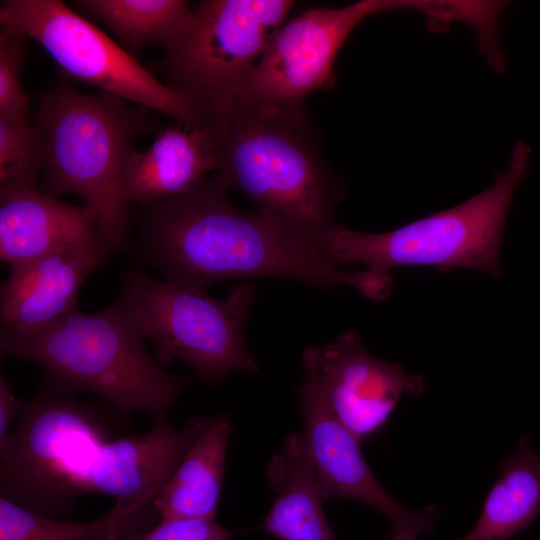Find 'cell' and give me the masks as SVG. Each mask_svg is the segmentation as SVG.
<instances>
[{"label":"cell","instance_id":"5b68a950","mask_svg":"<svg viewBox=\"0 0 540 540\" xmlns=\"http://www.w3.org/2000/svg\"><path fill=\"white\" fill-rule=\"evenodd\" d=\"M530 147L514 146L507 170L492 186L450 209L383 233L333 226L321 240L332 264L360 263L389 273L401 266L463 268L501 277L499 251L506 217L519 182L526 176Z\"/></svg>","mask_w":540,"mask_h":540},{"label":"cell","instance_id":"ac0fdd59","mask_svg":"<svg viewBox=\"0 0 540 540\" xmlns=\"http://www.w3.org/2000/svg\"><path fill=\"white\" fill-rule=\"evenodd\" d=\"M499 471L476 524L459 540H512L540 515V454L528 435Z\"/></svg>","mask_w":540,"mask_h":540},{"label":"cell","instance_id":"d6986e66","mask_svg":"<svg viewBox=\"0 0 540 540\" xmlns=\"http://www.w3.org/2000/svg\"><path fill=\"white\" fill-rule=\"evenodd\" d=\"M81 11L101 21L131 50L147 44L170 47L188 26L185 0H79Z\"/></svg>","mask_w":540,"mask_h":540},{"label":"cell","instance_id":"d4e9b609","mask_svg":"<svg viewBox=\"0 0 540 540\" xmlns=\"http://www.w3.org/2000/svg\"><path fill=\"white\" fill-rule=\"evenodd\" d=\"M119 538H120V536L114 535V536H111V537H109V538H107L105 540H119Z\"/></svg>","mask_w":540,"mask_h":540},{"label":"cell","instance_id":"44dd1931","mask_svg":"<svg viewBox=\"0 0 540 540\" xmlns=\"http://www.w3.org/2000/svg\"><path fill=\"white\" fill-rule=\"evenodd\" d=\"M43 164V139L29 118L0 119V192L37 187Z\"/></svg>","mask_w":540,"mask_h":540},{"label":"cell","instance_id":"ffe728a7","mask_svg":"<svg viewBox=\"0 0 540 540\" xmlns=\"http://www.w3.org/2000/svg\"><path fill=\"white\" fill-rule=\"evenodd\" d=\"M144 506L121 499L103 516L88 522L60 521L0 497V540H105L121 531Z\"/></svg>","mask_w":540,"mask_h":540},{"label":"cell","instance_id":"9c48e42d","mask_svg":"<svg viewBox=\"0 0 540 540\" xmlns=\"http://www.w3.org/2000/svg\"><path fill=\"white\" fill-rule=\"evenodd\" d=\"M291 0H203L160 62L171 88L205 113L231 99L283 26Z\"/></svg>","mask_w":540,"mask_h":540},{"label":"cell","instance_id":"9a60e30c","mask_svg":"<svg viewBox=\"0 0 540 540\" xmlns=\"http://www.w3.org/2000/svg\"><path fill=\"white\" fill-rule=\"evenodd\" d=\"M99 234L87 206L66 204L37 187L0 192V258L24 263Z\"/></svg>","mask_w":540,"mask_h":540},{"label":"cell","instance_id":"4fadbf2b","mask_svg":"<svg viewBox=\"0 0 540 540\" xmlns=\"http://www.w3.org/2000/svg\"><path fill=\"white\" fill-rule=\"evenodd\" d=\"M111 252L102 236L96 234L10 266L0 292L2 327L32 329L77 310L85 279Z\"/></svg>","mask_w":540,"mask_h":540},{"label":"cell","instance_id":"7c38bea8","mask_svg":"<svg viewBox=\"0 0 540 540\" xmlns=\"http://www.w3.org/2000/svg\"><path fill=\"white\" fill-rule=\"evenodd\" d=\"M303 439L325 499L358 501L389 521L391 539L418 540L435 527L438 507L411 510L379 483L360 447V440L329 409L314 385L303 378L299 390Z\"/></svg>","mask_w":540,"mask_h":540},{"label":"cell","instance_id":"484cf974","mask_svg":"<svg viewBox=\"0 0 540 540\" xmlns=\"http://www.w3.org/2000/svg\"><path fill=\"white\" fill-rule=\"evenodd\" d=\"M390 540H394V539H390Z\"/></svg>","mask_w":540,"mask_h":540},{"label":"cell","instance_id":"603a6c76","mask_svg":"<svg viewBox=\"0 0 540 540\" xmlns=\"http://www.w3.org/2000/svg\"><path fill=\"white\" fill-rule=\"evenodd\" d=\"M232 533L215 520L168 519L130 540H230Z\"/></svg>","mask_w":540,"mask_h":540},{"label":"cell","instance_id":"e0dca14e","mask_svg":"<svg viewBox=\"0 0 540 540\" xmlns=\"http://www.w3.org/2000/svg\"><path fill=\"white\" fill-rule=\"evenodd\" d=\"M231 432L229 417L220 414L197 434L152 502L161 520H215Z\"/></svg>","mask_w":540,"mask_h":540},{"label":"cell","instance_id":"8992f818","mask_svg":"<svg viewBox=\"0 0 540 540\" xmlns=\"http://www.w3.org/2000/svg\"><path fill=\"white\" fill-rule=\"evenodd\" d=\"M114 302L138 330L155 345L161 365L182 360L209 383L237 371L259 372L249 352L244 327L255 300L252 284L231 288L225 299L205 289L127 272Z\"/></svg>","mask_w":540,"mask_h":540},{"label":"cell","instance_id":"cb8c5ba5","mask_svg":"<svg viewBox=\"0 0 540 540\" xmlns=\"http://www.w3.org/2000/svg\"><path fill=\"white\" fill-rule=\"evenodd\" d=\"M24 403L21 402L11 391L6 378L0 376V454L4 459L9 451L11 435L9 425L18 410H22Z\"/></svg>","mask_w":540,"mask_h":540},{"label":"cell","instance_id":"30bf717a","mask_svg":"<svg viewBox=\"0 0 540 540\" xmlns=\"http://www.w3.org/2000/svg\"><path fill=\"white\" fill-rule=\"evenodd\" d=\"M396 9L425 13L431 23L443 1L362 0L341 8H313L283 24L232 99L261 110L305 108L309 94L334 85V62L355 27L369 15Z\"/></svg>","mask_w":540,"mask_h":540},{"label":"cell","instance_id":"2e32d148","mask_svg":"<svg viewBox=\"0 0 540 540\" xmlns=\"http://www.w3.org/2000/svg\"><path fill=\"white\" fill-rule=\"evenodd\" d=\"M274 492L263 528L280 540H337L326 518V500L302 434L291 433L266 466Z\"/></svg>","mask_w":540,"mask_h":540},{"label":"cell","instance_id":"52a82bcc","mask_svg":"<svg viewBox=\"0 0 540 540\" xmlns=\"http://www.w3.org/2000/svg\"><path fill=\"white\" fill-rule=\"evenodd\" d=\"M105 425L90 406L57 388L39 391L21 410L1 464V496L49 517L65 513L75 498L91 493V478Z\"/></svg>","mask_w":540,"mask_h":540},{"label":"cell","instance_id":"8fae6325","mask_svg":"<svg viewBox=\"0 0 540 540\" xmlns=\"http://www.w3.org/2000/svg\"><path fill=\"white\" fill-rule=\"evenodd\" d=\"M304 378L360 441L380 430L405 395L419 397L424 378L373 356L356 331H346L302 354Z\"/></svg>","mask_w":540,"mask_h":540},{"label":"cell","instance_id":"6da1fadb","mask_svg":"<svg viewBox=\"0 0 540 540\" xmlns=\"http://www.w3.org/2000/svg\"><path fill=\"white\" fill-rule=\"evenodd\" d=\"M214 176L151 205L145 250L165 280L193 288L238 278L280 277L318 287L352 286L373 300L390 294L388 273L340 270L321 246L235 208Z\"/></svg>","mask_w":540,"mask_h":540},{"label":"cell","instance_id":"ba28073f","mask_svg":"<svg viewBox=\"0 0 540 540\" xmlns=\"http://www.w3.org/2000/svg\"><path fill=\"white\" fill-rule=\"evenodd\" d=\"M1 27L35 40L67 76L191 127L209 120L190 98L157 80L95 25L59 0H5Z\"/></svg>","mask_w":540,"mask_h":540},{"label":"cell","instance_id":"7402d4cb","mask_svg":"<svg viewBox=\"0 0 540 540\" xmlns=\"http://www.w3.org/2000/svg\"><path fill=\"white\" fill-rule=\"evenodd\" d=\"M27 38L8 27L0 33V119H28L29 96L20 84Z\"/></svg>","mask_w":540,"mask_h":540},{"label":"cell","instance_id":"3957f363","mask_svg":"<svg viewBox=\"0 0 540 540\" xmlns=\"http://www.w3.org/2000/svg\"><path fill=\"white\" fill-rule=\"evenodd\" d=\"M0 348L40 365L51 385L89 391L124 414L166 416L190 382L164 369L115 303L93 313L75 310L32 329L2 327Z\"/></svg>","mask_w":540,"mask_h":540},{"label":"cell","instance_id":"277c9868","mask_svg":"<svg viewBox=\"0 0 540 540\" xmlns=\"http://www.w3.org/2000/svg\"><path fill=\"white\" fill-rule=\"evenodd\" d=\"M36 119L45 194L80 196L110 249L122 248L129 224L122 174L133 139L150 130L145 113L116 95L85 94L59 83L39 95Z\"/></svg>","mask_w":540,"mask_h":540},{"label":"cell","instance_id":"5bb4252c","mask_svg":"<svg viewBox=\"0 0 540 540\" xmlns=\"http://www.w3.org/2000/svg\"><path fill=\"white\" fill-rule=\"evenodd\" d=\"M219 142L214 117L161 131L146 151L129 154L122 174L124 199L152 205L190 191L217 170Z\"/></svg>","mask_w":540,"mask_h":540},{"label":"cell","instance_id":"7a4b0ae2","mask_svg":"<svg viewBox=\"0 0 540 540\" xmlns=\"http://www.w3.org/2000/svg\"><path fill=\"white\" fill-rule=\"evenodd\" d=\"M212 116L220 134L215 177L245 193L260 215L320 244L337 224L345 188L305 108L261 110L229 99Z\"/></svg>","mask_w":540,"mask_h":540}]
</instances>
